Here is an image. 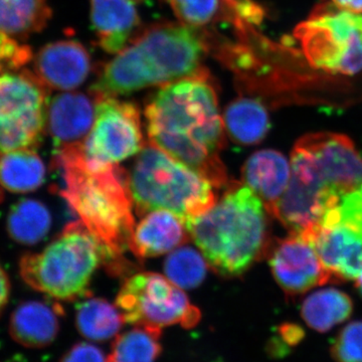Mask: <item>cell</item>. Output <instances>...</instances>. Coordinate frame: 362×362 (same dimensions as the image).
Listing matches in <instances>:
<instances>
[{
	"label": "cell",
	"mask_w": 362,
	"mask_h": 362,
	"mask_svg": "<svg viewBox=\"0 0 362 362\" xmlns=\"http://www.w3.org/2000/svg\"><path fill=\"white\" fill-rule=\"evenodd\" d=\"M149 142L201 173L216 188L228 185L221 159L226 130L216 81L204 68L161 86L145 108Z\"/></svg>",
	"instance_id": "1"
},
{
	"label": "cell",
	"mask_w": 362,
	"mask_h": 362,
	"mask_svg": "<svg viewBox=\"0 0 362 362\" xmlns=\"http://www.w3.org/2000/svg\"><path fill=\"white\" fill-rule=\"evenodd\" d=\"M207 54L206 30L182 23H156L142 28L102 66L90 92L118 97L170 84L199 73Z\"/></svg>",
	"instance_id": "2"
},
{
	"label": "cell",
	"mask_w": 362,
	"mask_h": 362,
	"mask_svg": "<svg viewBox=\"0 0 362 362\" xmlns=\"http://www.w3.org/2000/svg\"><path fill=\"white\" fill-rule=\"evenodd\" d=\"M54 153L52 163L62 177L59 195L103 245L113 265L129 249L135 228L129 175L118 164L90 163L84 147Z\"/></svg>",
	"instance_id": "3"
},
{
	"label": "cell",
	"mask_w": 362,
	"mask_h": 362,
	"mask_svg": "<svg viewBox=\"0 0 362 362\" xmlns=\"http://www.w3.org/2000/svg\"><path fill=\"white\" fill-rule=\"evenodd\" d=\"M225 188L214 206L185 228L216 273L237 277L269 252L270 214L244 183L230 181Z\"/></svg>",
	"instance_id": "4"
},
{
	"label": "cell",
	"mask_w": 362,
	"mask_h": 362,
	"mask_svg": "<svg viewBox=\"0 0 362 362\" xmlns=\"http://www.w3.org/2000/svg\"><path fill=\"white\" fill-rule=\"evenodd\" d=\"M129 187L136 213L168 211L185 225L216 202V187L211 181L151 142L136 159Z\"/></svg>",
	"instance_id": "5"
},
{
	"label": "cell",
	"mask_w": 362,
	"mask_h": 362,
	"mask_svg": "<svg viewBox=\"0 0 362 362\" xmlns=\"http://www.w3.org/2000/svg\"><path fill=\"white\" fill-rule=\"evenodd\" d=\"M108 252L81 221L68 223L44 251L26 254L20 262L23 281L54 299L71 301L82 296Z\"/></svg>",
	"instance_id": "6"
},
{
	"label": "cell",
	"mask_w": 362,
	"mask_h": 362,
	"mask_svg": "<svg viewBox=\"0 0 362 362\" xmlns=\"http://www.w3.org/2000/svg\"><path fill=\"white\" fill-rule=\"evenodd\" d=\"M309 65L326 73L356 75L362 71V16L332 2L313 11L294 30Z\"/></svg>",
	"instance_id": "7"
},
{
	"label": "cell",
	"mask_w": 362,
	"mask_h": 362,
	"mask_svg": "<svg viewBox=\"0 0 362 362\" xmlns=\"http://www.w3.org/2000/svg\"><path fill=\"white\" fill-rule=\"evenodd\" d=\"M292 177L344 194L362 183V157L347 136L318 132L300 138L291 153Z\"/></svg>",
	"instance_id": "8"
},
{
	"label": "cell",
	"mask_w": 362,
	"mask_h": 362,
	"mask_svg": "<svg viewBox=\"0 0 362 362\" xmlns=\"http://www.w3.org/2000/svg\"><path fill=\"white\" fill-rule=\"evenodd\" d=\"M116 305L125 322L136 327L159 329L180 324L192 328L201 311L190 303L181 288L157 273H140L124 283Z\"/></svg>",
	"instance_id": "9"
},
{
	"label": "cell",
	"mask_w": 362,
	"mask_h": 362,
	"mask_svg": "<svg viewBox=\"0 0 362 362\" xmlns=\"http://www.w3.org/2000/svg\"><path fill=\"white\" fill-rule=\"evenodd\" d=\"M49 90L30 71L0 77V153L39 146L47 128Z\"/></svg>",
	"instance_id": "10"
},
{
	"label": "cell",
	"mask_w": 362,
	"mask_h": 362,
	"mask_svg": "<svg viewBox=\"0 0 362 362\" xmlns=\"http://www.w3.org/2000/svg\"><path fill=\"white\" fill-rule=\"evenodd\" d=\"M334 281L362 275V183L340 195L309 235Z\"/></svg>",
	"instance_id": "11"
},
{
	"label": "cell",
	"mask_w": 362,
	"mask_h": 362,
	"mask_svg": "<svg viewBox=\"0 0 362 362\" xmlns=\"http://www.w3.org/2000/svg\"><path fill=\"white\" fill-rule=\"evenodd\" d=\"M95 96L96 117L84 144L85 158L108 165L139 153L145 144L137 105L117 97Z\"/></svg>",
	"instance_id": "12"
},
{
	"label": "cell",
	"mask_w": 362,
	"mask_h": 362,
	"mask_svg": "<svg viewBox=\"0 0 362 362\" xmlns=\"http://www.w3.org/2000/svg\"><path fill=\"white\" fill-rule=\"evenodd\" d=\"M268 254L272 274L287 296L334 281L312 240L301 233H290L271 245Z\"/></svg>",
	"instance_id": "13"
},
{
	"label": "cell",
	"mask_w": 362,
	"mask_h": 362,
	"mask_svg": "<svg viewBox=\"0 0 362 362\" xmlns=\"http://www.w3.org/2000/svg\"><path fill=\"white\" fill-rule=\"evenodd\" d=\"M97 99L93 93L65 92L49 100L47 129L54 150L84 147L96 117Z\"/></svg>",
	"instance_id": "14"
},
{
	"label": "cell",
	"mask_w": 362,
	"mask_h": 362,
	"mask_svg": "<svg viewBox=\"0 0 362 362\" xmlns=\"http://www.w3.org/2000/svg\"><path fill=\"white\" fill-rule=\"evenodd\" d=\"M92 68L90 52L77 40L45 45L35 59V74L49 89H77L84 84Z\"/></svg>",
	"instance_id": "15"
},
{
	"label": "cell",
	"mask_w": 362,
	"mask_h": 362,
	"mask_svg": "<svg viewBox=\"0 0 362 362\" xmlns=\"http://www.w3.org/2000/svg\"><path fill=\"white\" fill-rule=\"evenodd\" d=\"M341 194V192L329 188L304 185L291 176L289 185L279 201L273 216L290 233H301L308 237Z\"/></svg>",
	"instance_id": "16"
},
{
	"label": "cell",
	"mask_w": 362,
	"mask_h": 362,
	"mask_svg": "<svg viewBox=\"0 0 362 362\" xmlns=\"http://www.w3.org/2000/svg\"><path fill=\"white\" fill-rule=\"evenodd\" d=\"M137 6L134 0H90V23L103 51L116 54L142 30Z\"/></svg>",
	"instance_id": "17"
},
{
	"label": "cell",
	"mask_w": 362,
	"mask_h": 362,
	"mask_svg": "<svg viewBox=\"0 0 362 362\" xmlns=\"http://www.w3.org/2000/svg\"><path fill=\"white\" fill-rule=\"evenodd\" d=\"M291 175V162L273 149L259 150L252 154L242 168L243 183L261 199L272 216L289 185Z\"/></svg>",
	"instance_id": "18"
},
{
	"label": "cell",
	"mask_w": 362,
	"mask_h": 362,
	"mask_svg": "<svg viewBox=\"0 0 362 362\" xmlns=\"http://www.w3.org/2000/svg\"><path fill=\"white\" fill-rule=\"evenodd\" d=\"M185 228L183 221L170 211H150L135 226L129 250L138 258L160 256L187 242Z\"/></svg>",
	"instance_id": "19"
},
{
	"label": "cell",
	"mask_w": 362,
	"mask_h": 362,
	"mask_svg": "<svg viewBox=\"0 0 362 362\" xmlns=\"http://www.w3.org/2000/svg\"><path fill=\"white\" fill-rule=\"evenodd\" d=\"M61 313L57 305L40 301L25 302L11 314L9 334L25 347L49 346L58 335Z\"/></svg>",
	"instance_id": "20"
},
{
	"label": "cell",
	"mask_w": 362,
	"mask_h": 362,
	"mask_svg": "<svg viewBox=\"0 0 362 362\" xmlns=\"http://www.w3.org/2000/svg\"><path fill=\"white\" fill-rule=\"evenodd\" d=\"M223 119L226 134L243 146L259 144L270 130V117L265 105L255 98L233 100L226 106Z\"/></svg>",
	"instance_id": "21"
},
{
	"label": "cell",
	"mask_w": 362,
	"mask_h": 362,
	"mask_svg": "<svg viewBox=\"0 0 362 362\" xmlns=\"http://www.w3.org/2000/svg\"><path fill=\"white\" fill-rule=\"evenodd\" d=\"M45 180L44 161L33 149L0 153V185L13 194L37 189Z\"/></svg>",
	"instance_id": "22"
},
{
	"label": "cell",
	"mask_w": 362,
	"mask_h": 362,
	"mask_svg": "<svg viewBox=\"0 0 362 362\" xmlns=\"http://www.w3.org/2000/svg\"><path fill=\"white\" fill-rule=\"evenodd\" d=\"M354 303L339 290L323 289L312 293L302 304L301 315L312 329L327 332L351 316Z\"/></svg>",
	"instance_id": "23"
},
{
	"label": "cell",
	"mask_w": 362,
	"mask_h": 362,
	"mask_svg": "<svg viewBox=\"0 0 362 362\" xmlns=\"http://www.w3.org/2000/svg\"><path fill=\"white\" fill-rule=\"evenodd\" d=\"M52 18L47 0H0V33L25 37L44 30Z\"/></svg>",
	"instance_id": "24"
},
{
	"label": "cell",
	"mask_w": 362,
	"mask_h": 362,
	"mask_svg": "<svg viewBox=\"0 0 362 362\" xmlns=\"http://www.w3.org/2000/svg\"><path fill=\"white\" fill-rule=\"evenodd\" d=\"M124 318L120 310L101 298H90L78 305L76 323L82 337L103 342L118 334Z\"/></svg>",
	"instance_id": "25"
},
{
	"label": "cell",
	"mask_w": 362,
	"mask_h": 362,
	"mask_svg": "<svg viewBox=\"0 0 362 362\" xmlns=\"http://www.w3.org/2000/svg\"><path fill=\"white\" fill-rule=\"evenodd\" d=\"M49 209L35 199H21L7 216V230L11 239L23 245H35L44 239L51 228Z\"/></svg>",
	"instance_id": "26"
},
{
	"label": "cell",
	"mask_w": 362,
	"mask_h": 362,
	"mask_svg": "<svg viewBox=\"0 0 362 362\" xmlns=\"http://www.w3.org/2000/svg\"><path fill=\"white\" fill-rule=\"evenodd\" d=\"M161 330L136 327L117 337L106 362H156L161 354Z\"/></svg>",
	"instance_id": "27"
},
{
	"label": "cell",
	"mask_w": 362,
	"mask_h": 362,
	"mask_svg": "<svg viewBox=\"0 0 362 362\" xmlns=\"http://www.w3.org/2000/svg\"><path fill=\"white\" fill-rule=\"evenodd\" d=\"M207 262L190 247H181L171 252L164 263L166 277L181 289H194L206 275Z\"/></svg>",
	"instance_id": "28"
},
{
	"label": "cell",
	"mask_w": 362,
	"mask_h": 362,
	"mask_svg": "<svg viewBox=\"0 0 362 362\" xmlns=\"http://www.w3.org/2000/svg\"><path fill=\"white\" fill-rule=\"evenodd\" d=\"M182 25L202 30L214 21H230L232 16L223 0H163Z\"/></svg>",
	"instance_id": "29"
},
{
	"label": "cell",
	"mask_w": 362,
	"mask_h": 362,
	"mask_svg": "<svg viewBox=\"0 0 362 362\" xmlns=\"http://www.w3.org/2000/svg\"><path fill=\"white\" fill-rule=\"evenodd\" d=\"M337 362H362V321L345 326L331 346Z\"/></svg>",
	"instance_id": "30"
},
{
	"label": "cell",
	"mask_w": 362,
	"mask_h": 362,
	"mask_svg": "<svg viewBox=\"0 0 362 362\" xmlns=\"http://www.w3.org/2000/svg\"><path fill=\"white\" fill-rule=\"evenodd\" d=\"M102 350L90 343L81 342L63 356L61 362H106Z\"/></svg>",
	"instance_id": "31"
},
{
	"label": "cell",
	"mask_w": 362,
	"mask_h": 362,
	"mask_svg": "<svg viewBox=\"0 0 362 362\" xmlns=\"http://www.w3.org/2000/svg\"><path fill=\"white\" fill-rule=\"evenodd\" d=\"M281 337L289 345H296L304 337V331L295 324H284L280 328Z\"/></svg>",
	"instance_id": "32"
},
{
	"label": "cell",
	"mask_w": 362,
	"mask_h": 362,
	"mask_svg": "<svg viewBox=\"0 0 362 362\" xmlns=\"http://www.w3.org/2000/svg\"><path fill=\"white\" fill-rule=\"evenodd\" d=\"M9 293H11V283L6 271L0 266V312L4 310L8 301Z\"/></svg>",
	"instance_id": "33"
},
{
	"label": "cell",
	"mask_w": 362,
	"mask_h": 362,
	"mask_svg": "<svg viewBox=\"0 0 362 362\" xmlns=\"http://www.w3.org/2000/svg\"><path fill=\"white\" fill-rule=\"evenodd\" d=\"M335 6L350 13H362V0H330Z\"/></svg>",
	"instance_id": "34"
},
{
	"label": "cell",
	"mask_w": 362,
	"mask_h": 362,
	"mask_svg": "<svg viewBox=\"0 0 362 362\" xmlns=\"http://www.w3.org/2000/svg\"><path fill=\"white\" fill-rule=\"evenodd\" d=\"M356 282V288H357V289H358V291H359V293H361V296H362V275L361 276V277L357 279Z\"/></svg>",
	"instance_id": "35"
},
{
	"label": "cell",
	"mask_w": 362,
	"mask_h": 362,
	"mask_svg": "<svg viewBox=\"0 0 362 362\" xmlns=\"http://www.w3.org/2000/svg\"><path fill=\"white\" fill-rule=\"evenodd\" d=\"M2 199H4V190H2L1 185H0V204H1Z\"/></svg>",
	"instance_id": "36"
}]
</instances>
